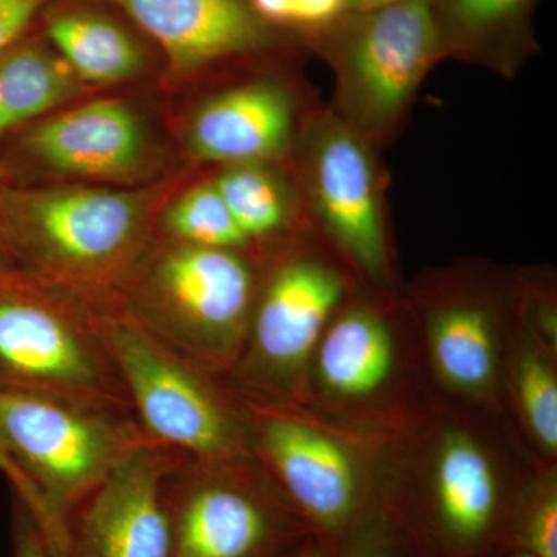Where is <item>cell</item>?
Here are the masks:
<instances>
[{
    "instance_id": "obj_1",
    "label": "cell",
    "mask_w": 557,
    "mask_h": 557,
    "mask_svg": "<svg viewBox=\"0 0 557 557\" xmlns=\"http://www.w3.org/2000/svg\"><path fill=\"white\" fill-rule=\"evenodd\" d=\"M533 463L500 418L431 392L384 440L375 508L406 557H509Z\"/></svg>"
},
{
    "instance_id": "obj_2",
    "label": "cell",
    "mask_w": 557,
    "mask_h": 557,
    "mask_svg": "<svg viewBox=\"0 0 557 557\" xmlns=\"http://www.w3.org/2000/svg\"><path fill=\"white\" fill-rule=\"evenodd\" d=\"M233 394L260 472L332 549L375 509L376 469L386 438L348 428L304 401Z\"/></svg>"
},
{
    "instance_id": "obj_3",
    "label": "cell",
    "mask_w": 557,
    "mask_h": 557,
    "mask_svg": "<svg viewBox=\"0 0 557 557\" xmlns=\"http://www.w3.org/2000/svg\"><path fill=\"white\" fill-rule=\"evenodd\" d=\"M429 395L416 330L399 292L359 288L319 341L304 403L348 428L387 438Z\"/></svg>"
},
{
    "instance_id": "obj_4",
    "label": "cell",
    "mask_w": 557,
    "mask_h": 557,
    "mask_svg": "<svg viewBox=\"0 0 557 557\" xmlns=\"http://www.w3.org/2000/svg\"><path fill=\"white\" fill-rule=\"evenodd\" d=\"M399 296L432 394L502 420V380L515 327L512 267L457 260L418 274Z\"/></svg>"
},
{
    "instance_id": "obj_5",
    "label": "cell",
    "mask_w": 557,
    "mask_h": 557,
    "mask_svg": "<svg viewBox=\"0 0 557 557\" xmlns=\"http://www.w3.org/2000/svg\"><path fill=\"white\" fill-rule=\"evenodd\" d=\"M361 282L314 231L271 252L247 338L223 379L247 397L306 401L307 373L319 341Z\"/></svg>"
},
{
    "instance_id": "obj_6",
    "label": "cell",
    "mask_w": 557,
    "mask_h": 557,
    "mask_svg": "<svg viewBox=\"0 0 557 557\" xmlns=\"http://www.w3.org/2000/svg\"><path fill=\"white\" fill-rule=\"evenodd\" d=\"M97 317L132 413L152 442L193 463H256L244 412L223 379L120 311Z\"/></svg>"
},
{
    "instance_id": "obj_7",
    "label": "cell",
    "mask_w": 557,
    "mask_h": 557,
    "mask_svg": "<svg viewBox=\"0 0 557 557\" xmlns=\"http://www.w3.org/2000/svg\"><path fill=\"white\" fill-rule=\"evenodd\" d=\"M2 218L17 270L78 300L119 287L141 245V201L119 190L7 193Z\"/></svg>"
},
{
    "instance_id": "obj_8",
    "label": "cell",
    "mask_w": 557,
    "mask_h": 557,
    "mask_svg": "<svg viewBox=\"0 0 557 557\" xmlns=\"http://www.w3.org/2000/svg\"><path fill=\"white\" fill-rule=\"evenodd\" d=\"M302 47L335 75L330 109L376 149L401 131L421 84L443 61L429 0L347 13Z\"/></svg>"
},
{
    "instance_id": "obj_9",
    "label": "cell",
    "mask_w": 557,
    "mask_h": 557,
    "mask_svg": "<svg viewBox=\"0 0 557 557\" xmlns=\"http://www.w3.org/2000/svg\"><path fill=\"white\" fill-rule=\"evenodd\" d=\"M21 270L0 273V391L132 416L97 310Z\"/></svg>"
},
{
    "instance_id": "obj_10",
    "label": "cell",
    "mask_w": 557,
    "mask_h": 557,
    "mask_svg": "<svg viewBox=\"0 0 557 557\" xmlns=\"http://www.w3.org/2000/svg\"><path fill=\"white\" fill-rule=\"evenodd\" d=\"M255 251L178 244L120 311L189 361L225 379L239 358L262 276Z\"/></svg>"
},
{
    "instance_id": "obj_11",
    "label": "cell",
    "mask_w": 557,
    "mask_h": 557,
    "mask_svg": "<svg viewBox=\"0 0 557 557\" xmlns=\"http://www.w3.org/2000/svg\"><path fill=\"white\" fill-rule=\"evenodd\" d=\"M375 146L329 110L296 139V172L311 228L372 292L401 288Z\"/></svg>"
},
{
    "instance_id": "obj_12",
    "label": "cell",
    "mask_w": 557,
    "mask_h": 557,
    "mask_svg": "<svg viewBox=\"0 0 557 557\" xmlns=\"http://www.w3.org/2000/svg\"><path fill=\"white\" fill-rule=\"evenodd\" d=\"M0 443L70 527L73 512L123 461L156 442L132 416L0 391Z\"/></svg>"
},
{
    "instance_id": "obj_13",
    "label": "cell",
    "mask_w": 557,
    "mask_h": 557,
    "mask_svg": "<svg viewBox=\"0 0 557 557\" xmlns=\"http://www.w3.org/2000/svg\"><path fill=\"white\" fill-rule=\"evenodd\" d=\"M168 493L172 557H296L313 533L256 463L183 460Z\"/></svg>"
},
{
    "instance_id": "obj_14",
    "label": "cell",
    "mask_w": 557,
    "mask_h": 557,
    "mask_svg": "<svg viewBox=\"0 0 557 557\" xmlns=\"http://www.w3.org/2000/svg\"><path fill=\"white\" fill-rule=\"evenodd\" d=\"M183 460L157 443L132 454L70 520L69 557H172L166 486Z\"/></svg>"
},
{
    "instance_id": "obj_15",
    "label": "cell",
    "mask_w": 557,
    "mask_h": 557,
    "mask_svg": "<svg viewBox=\"0 0 557 557\" xmlns=\"http://www.w3.org/2000/svg\"><path fill=\"white\" fill-rule=\"evenodd\" d=\"M160 50L175 75L258 60L298 39L267 24L249 0H109Z\"/></svg>"
},
{
    "instance_id": "obj_16",
    "label": "cell",
    "mask_w": 557,
    "mask_h": 557,
    "mask_svg": "<svg viewBox=\"0 0 557 557\" xmlns=\"http://www.w3.org/2000/svg\"><path fill=\"white\" fill-rule=\"evenodd\" d=\"M284 81L258 76L205 102L189 127L190 152L201 161L270 163L293 152L306 120Z\"/></svg>"
},
{
    "instance_id": "obj_17",
    "label": "cell",
    "mask_w": 557,
    "mask_h": 557,
    "mask_svg": "<svg viewBox=\"0 0 557 557\" xmlns=\"http://www.w3.org/2000/svg\"><path fill=\"white\" fill-rule=\"evenodd\" d=\"M25 148L40 163L94 178H127L145 163L137 113L120 101H95L39 124Z\"/></svg>"
},
{
    "instance_id": "obj_18",
    "label": "cell",
    "mask_w": 557,
    "mask_h": 557,
    "mask_svg": "<svg viewBox=\"0 0 557 557\" xmlns=\"http://www.w3.org/2000/svg\"><path fill=\"white\" fill-rule=\"evenodd\" d=\"M36 24L79 81L91 84L134 78L156 47L109 0H50Z\"/></svg>"
},
{
    "instance_id": "obj_19",
    "label": "cell",
    "mask_w": 557,
    "mask_h": 557,
    "mask_svg": "<svg viewBox=\"0 0 557 557\" xmlns=\"http://www.w3.org/2000/svg\"><path fill=\"white\" fill-rule=\"evenodd\" d=\"M541 0H429L443 60L515 78L541 46L534 13Z\"/></svg>"
},
{
    "instance_id": "obj_20",
    "label": "cell",
    "mask_w": 557,
    "mask_h": 557,
    "mask_svg": "<svg viewBox=\"0 0 557 557\" xmlns=\"http://www.w3.org/2000/svg\"><path fill=\"white\" fill-rule=\"evenodd\" d=\"M502 420L534 463L557 465V338L516 310L502 380Z\"/></svg>"
},
{
    "instance_id": "obj_21",
    "label": "cell",
    "mask_w": 557,
    "mask_h": 557,
    "mask_svg": "<svg viewBox=\"0 0 557 557\" xmlns=\"http://www.w3.org/2000/svg\"><path fill=\"white\" fill-rule=\"evenodd\" d=\"M33 28L0 53V137L58 108L79 89L78 76Z\"/></svg>"
},
{
    "instance_id": "obj_22",
    "label": "cell",
    "mask_w": 557,
    "mask_h": 557,
    "mask_svg": "<svg viewBox=\"0 0 557 557\" xmlns=\"http://www.w3.org/2000/svg\"><path fill=\"white\" fill-rule=\"evenodd\" d=\"M212 183L255 249L271 242L278 249L314 231L299 219L292 190L267 164L225 166Z\"/></svg>"
},
{
    "instance_id": "obj_23",
    "label": "cell",
    "mask_w": 557,
    "mask_h": 557,
    "mask_svg": "<svg viewBox=\"0 0 557 557\" xmlns=\"http://www.w3.org/2000/svg\"><path fill=\"white\" fill-rule=\"evenodd\" d=\"M166 225L178 244L255 251L214 183L196 186L183 194L168 211Z\"/></svg>"
},
{
    "instance_id": "obj_24",
    "label": "cell",
    "mask_w": 557,
    "mask_h": 557,
    "mask_svg": "<svg viewBox=\"0 0 557 557\" xmlns=\"http://www.w3.org/2000/svg\"><path fill=\"white\" fill-rule=\"evenodd\" d=\"M512 544L534 557H557V465H531L516 502Z\"/></svg>"
},
{
    "instance_id": "obj_25",
    "label": "cell",
    "mask_w": 557,
    "mask_h": 557,
    "mask_svg": "<svg viewBox=\"0 0 557 557\" xmlns=\"http://www.w3.org/2000/svg\"><path fill=\"white\" fill-rule=\"evenodd\" d=\"M249 2L267 24L298 39L300 46L307 36L325 30L350 13L348 0H249Z\"/></svg>"
},
{
    "instance_id": "obj_26",
    "label": "cell",
    "mask_w": 557,
    "mask_h": 557,
    "mask_svg": "<svg viewBox=\"0 0 557 557\" xmlns=\"http://www.w3.org/2000/svg\"><path fill=\"white\" fill-rule=\"evenodd\" d=\"M0 472L9 480L11 487H13L14 500L20 502L22 507L27 509L51 553L57 557H67L70 544L67 523L58 518L57 512L50 508L42 494L36 490L30 480L25 478L24 472L11 460L2 443H0Z\"/></svg>"
},
{
    "instance_id": "obj_27",
    "label": "cell",
    "mask_w": 557,
    "mask_h": 557,
    "mask_svg": "<svg viewBox=\"0 0 557 557\" xmlns=\"http://www.w3.org/2000/svg\"><path fill=\"white\" fill-rule=\"evenodd\" d=\"M333 557H406L394 531L383 516L373 509L364 519L336 542Z\"/></svg>"
},
{
    "instance_id": "obj_28",
    "label": "cell",
    "mask_w": 557,
    "mask_h": 557,
    "mask_svg": "<svg viewBox=\"0 0 557 557\" xmlns=\"http://www.w3.org/2000/svg\"><path fill=\"white\" fill-rule=\"evenodd\" d=\"M50 0H0V53L35 27Z\"/></svg>"
},
{
    "instance_id": "obj_29",
    "label": "cell",
    "mask_w": 557,
    "mask_h": 557,
    "mask_svg": "<svg viewBox=\"0 0 557 557\" xmlns=\"http://www.w3.org/2000/svg\"><path fill=\"white\" fill-rule=\"evenodd\" d=\"M13 557H53L27 509L14 500Z\"/></svg>"
},
{
    "instance_id": "obj_30",
    "label": "cell",
    "mask_w": 557,
    "mask_h": 557,
    "mask_svg": "<svg viewBox=\"0 0 557 557\" xmlns=\"http://www.w3.org/2000/svg\"><path fill=\"white\" fill-rule=\"evenodd\" d=\"M17 270L16 260H14L13 249H11L9 236H7L5 225L2 218V196H0V273Z\"/></svg>"
},
{
    "instance_id": "obj_31",
    "label": "cell",
    "mask_w": 557,
    "mask_h": 557,
    "mask_svg": "<svg viewBox=\"0 0 557 557\" xmlns=\"http://www.w3.org/2000/svg\"><path fill=\"white\" fill-rule=\"evenodd\" d=\"M403 2H409V0H348V10L350 13H359V11L379 10Z\"/></svg>"
},
{
    "instance_id": "obj_32",
    "label": "cell",
    "mask_w": 557,
    "mask_h": 557,
    "mask_svg": "<svg viewBox=\"0 0 557 557\" xmlns=\"http://www.w3.org/2000/svg\"><path fill=\"white\" fill-rule=\"evenodd\" d=\"M296 557H333L332 549L324 541L317 536H311L304 548L300 549Z\"/></svg>"
},
{
    "instance_id": "obj_33",
    "label": "cell",
    "mask_w": 557,
    "mask_h": 557,
    "mask_svg": "<svg viewBox=\"0 0 557 557\" xmlns=\"http://www.w3.org/2000/svg\"><path fill=\"white\" fill-rule=\"evenodd\" d=\"M509 557H534L533 555H530V553L520 552V549H516V552H512Z\"/></svg>"
}]
</instances>
